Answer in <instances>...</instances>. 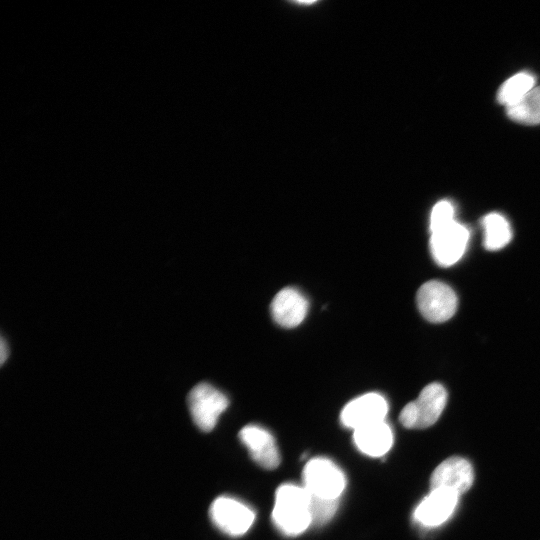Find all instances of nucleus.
I'll use <instances>...</instances> for the list:
<instances>
[{
  "instance_id": "1",
  "label": "nucleus",
  "mask_w": 540,
  "mask_h": 540,
  "mask_svg": "<svg viewBox=\"0 0 540 540\" xmlns=\"http://www.w3.org/2000/svg\"><path fill=\"white\" fill-rule=\"evenodd\" d=\"M311 496L304 486L283 484L275 494L272 520L277 529L287 536H297L312 525Z\"/></svg>"
},
{
  "instance_id": "2",
  "label": "nucleus",
  "mask_w": 540,
  "mask_h": 540,
  "mask_svg": "<svg viewBox=\"0 0 540 540\" xmlns=\"http://www.w3.org/2000/svg\"><path fill=\"white\" fill-rule=\"evenodd\" d=\"M447 401V392L440 383H430L418 398L401 411L399 420L409 429H423L433 425L440 417Z\"/></svg>"
},
{
  "instance_id": "3",
  "label": "nucleus",
  "mask_w": 540,
  "mask_h": 540,
  "mask_svg": "<svg viewBox=\"0 0 540 540\" xmlns=\"http://www.w3.org/2000/svg\"><path fill=\"white\" fill-rule=\"evenodd\" d=\"M303 483L311 496L324 499H339L345 489L343 471L330 459L313 458L303 469Z\"/></svg>"
},
{
  "instance_id": "4",
  "label": "nucleus",
  "mask_w": 540,
  "mask_h": 540,
  "mask_svg": "<svg viewBox=\"0 0 540 540\" xmlns=\"http://www.w3.org/2000/svg\"><path fill=\"white\" fill-rule=\"evenodd\" d=\"M188 407L194 423L205 432L211 431L228 407V398L207 383H199L189 392Z\"/></svg>"
},
{
  "instance_id": "5",
  "label": "nucleus",
  "mask_w": 540,
  "mask_h": 540,
  "mask_svg": "<svg viewBox=\"0 0 540 540\" xmlns=\"http://www.w3.org/2000/svg\"><path fill=\"white\" fill-rule=\"evenodd\" d=\"M416 300L422 316L433 323L449 320L457 310L455 292L446 283L438 280L424 283L417 292Z\"/></svg>"
},
{
  "instance_id": "6",
  "label": "nucleus",
  "mask_w": 540,
  "mask_h": 540,
  "mask_svg": "<svg viewBox=\"0 0 540 540\" xmlns=\"http://www.w3.org/2000/svg\"><path fill=\"white\" fill-rule=\"evenodd\" d=\"M209 515L215 526L230 536L245 534L255 519V513L249 506L227 496L218 497L212 502Z\"/></svg>"
},
{
  "instance_id": "7",
  "label": "nucleus",
  "mask_w": 540,
  "mask_h": 540,
  "mask_svg": "<svg viewBox=\"0 0 540 540\" xmlns=\"http://www.w3.org/2000/svg\"><path fill=\"white\" fill-rule=\"evenodd\" d=\"M468 240V229L456 221L432 232L430 251L433 259L443 267L455 264L464 254Z\"/></svg>"
},
{
  "instance_id": "8",
  "label": "nucleus",
  "mask_w": 540,
  "mask_h": 540,
  "mask_svg": "<svg viewBox=\"0 0 540 540\" xmlns=\"http://www.w3.org/2000/svg\"><path fill=\"white\" fill-rule=\"evenodd\" d=\"M388 411L386 399L378 393H367L351 400L341 411V423L353 430L384 421Z\"/></svg>"
},
{
  "instance_id": "9",
  "label": "nucleus",
  "mask_w": 540,
  "mask_h": 540,
  "mask_svg": "<svg viewBox=\"0 0 540 540\" xmlns=\"http://www.w3.org/2000/svg\"><path fill=\"white\" fill-rule=\"evenodd\" d=\"M473 483L471 464L464 458L451 457L441 462L432 473L431 490H448L460 495Z\"/></svg>"
},
{
  "instance_id": "10",
  "label": "nucleus",
  "mask_w": 540,
  "mask_h": 540,
  "mask_svg": "<svg viewBox=\"0 0 540 540\" xmlns=\"http://www.w3.org/2000/svg\"><path fill=\"white\" fill-rule=\"evenodd\" d=\"M241 442L252 459L262 468L272 470L280 464V454L274 437L258 425H247L239 432Z\"/></svg>"
},
{
  "instance_id": "11",
  "label": "nucleus",
  "mask_w": 540,
  "mask_h": 540,
  "mask_svg": "<svg viewBox=\"0 0 540 540\" xmlns=\"http://www.w3.org/2000/svg\"><path fill=\"white\" fill-rule=\"evenodd\" d=\"M308 301L297 289L286 287L280 290L271 303L274 321L285 328L298 326L306 317Z\"/></svg>"
},
{
  "instance_id": "12",
  "label": "nucleus",
  "mask_w": 540,
  "mask_h": 540,
  "mask_svg": "<svg viewBox=\"0 0 540 540\" xmlns=\"http://www.w3.org/2000/svg\"><path fill=\"white\" fill-rule=\"evenodd\" d=\"M458 496L448 490H431L415 510V518L426 526H436L444 522L453 512Z\"/></svg>"
},
{
  "instance_id": "13",
  "label": "nucleus",
  "mask_w": 540,
  "mask_h": 540,
  "mask_svg": "<svg viewBox=\"0 0 540 540\" xmlns=\"http://www.w3.org/2000/svg\"><path fill=\"white\" fill-rule=\"evenodd\" d=\"M353 441L363 454L380 457L391 448L393 432L384 420L354 430Z\"/></svg>"
},
{
  "instance_id": "14",
  "label": "nucleus",
  "mask_w": 540,
  "mask_h": 540,
  "mask_svg": "<svg viewBox=\"0 0 540 540\" xmlns=\"http://www.w3.org/2000/svg\"><path fill=\"white\" fill-rule=\"evenodd\" d=\"M484 228V247L498 250L506 246L512 236L511 228L505 217L498 213H490L482 220Z\"/></svg>"
},
{
  "instance_id": "15",
  "label": "nucleus",
  "mask_w": 540,
  "mask_h": 540,
  "mask_svg": "<svg viewBox=\"0 0 540 540\" xmlns=\"http://www.w3.org/2000/svg\"><path fill=\"white\" fill-rule=\"evenodd\" d=\"M535 78L529 73H518L506 80L500 87L497 98L506 108L522 100L535 86Z\"/></svg>"
},
{
  "instance_id": "16",
  "label": "nucleus",
  "mask_w": 540,
  "mask_h": 540,
  "mask_svg": "<svg viewBox=\"0 0 540 540\" xmlns=\"http://www.w3.org/2000/svg\"><path fill=\"white\" fill-rule=\"evenodd\" d=\"M510 119L526 124L540 123V86L534 87L526 96L513 106L507 107Z\"/></svg>"
},
{
  "instance_id": "17",
  "label": "nucleus",
  "mask_w": 540,
  "mask_h": 540,
  "mask_svg": "<svg viewBox=\"0 0 540 540\" xmlns=\"http://www.w3.org/2000/svg\"><path fill=\"white\" fill-rule=\"evenodd\" d=\"M338 503V499H324L311 496L310 512L312 524L320 526L327 523L336 513Z\"/></svg>"
},
{
  "instance_id": "18",
  "label": "nucleus",
  "mask_w": 540,
  "mask_h": 540,
  "mask_svg": "<svg viewBox=\"0 0 540 540\" xmlns=\"http://www.w3.org/2000/svg\"><path fill=\"white\" fill-rule=\"evenodd\" d=\"M454 220V208L449 201L438 202L431 212L430 231L435 232L452 223Z\"/></svg>"
},
{
  "instance_id": "19",
  "label": "nucleus",
  "mask_w": 540,
  "mask_h": 540,
  "mask_svg": "<svg viewBox=\"0 0 540 540\" xmlns=\"http://www.w3.org/2000/svg\"><path fill=\"white\" fill-rule=\"evenodd\" d=\"M7 357H8V347L6 345L5 340L2 338L1 339V344H0V360H1V364H3L5 362Z\"/></svg>"
}]
</instances>
